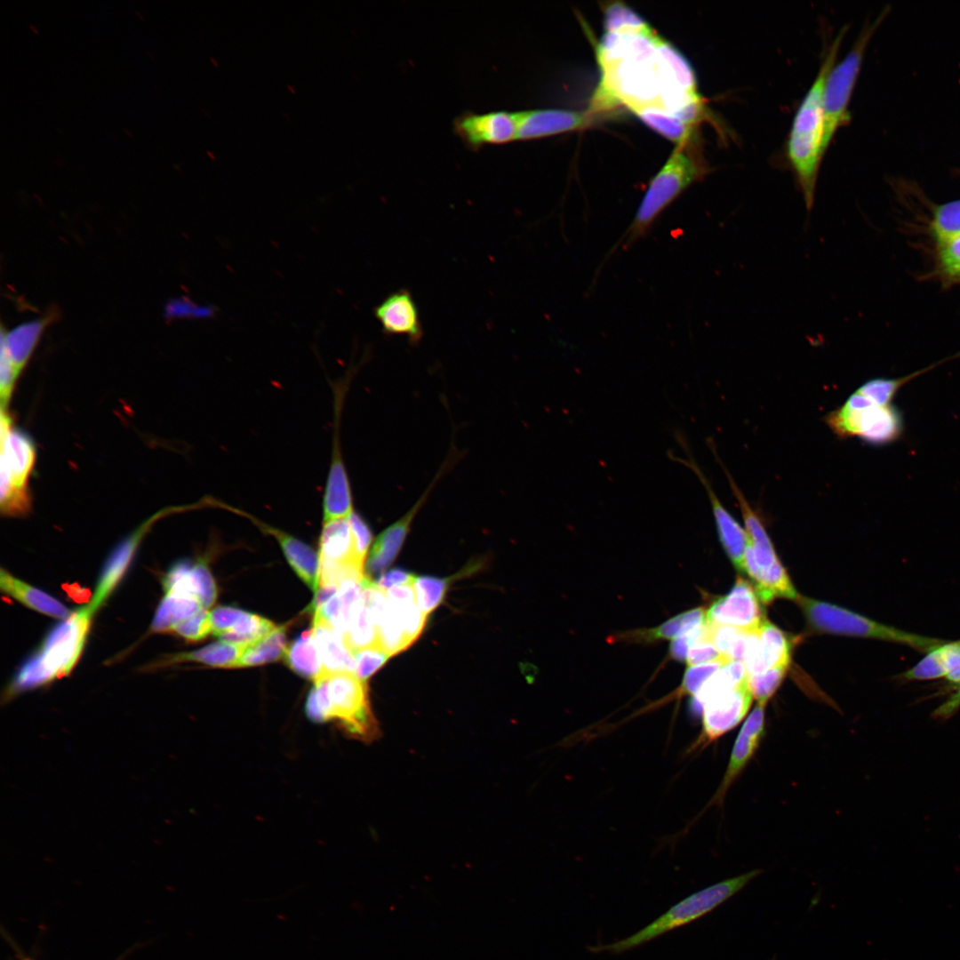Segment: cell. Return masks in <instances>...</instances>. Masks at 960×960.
Returning a JSON list of instances; mask_svg holds the SVG:
<instances>
[{"label": "cell", "mask_w": 960, "mask_h": 960, "mask_svg": "<svg viewBox=\"0 0 960 960\" xmlns=\"http://www.w3.org/2000/svg\"><path fill=\"white\" fill-rule=\"evenodd\" d=\"M602 81L595 109L624 104L657 105L676 112L699 97L687 60L650 28L636 33H608L598 53Z\"/></svg>", "instance_id": "obj_1"}, {"label": "cell", "mask_w": 960, "mask_h": 960, "mask_svg": "<svg viewBox=\"0 0 960 960\" xmlns=\"http://www.w3.org/2000/svg\"><path fill=\"white\" fill-rule=\"evenodd\" d=\"M844 32L845 28H843L830 45L812 87L796 113L789 133L788 158L808 211L813 206L819 167L823 156L821 144L825 83L835 65Z\"/></svg>", "instance_id": "obj_2"}, {"label": "cell", "mask_w": 960, "mask_h": 960, "mask_svg": "<svg viewBox=\"0 0 960 960\" xmlns=\"http://www.w3.org/2000/svg\"><path fill=\"white\" fill-rule=\"evenodd\" d=\"M761 870L755 869L701 889L673 905L636 933L612 943L592 948L595 952L622 953L642 946L674 929L690 924L730 899Z\"/></svg>", "instance_id": "obj_3"}, {"label": "cell", "mask_w": 960, "mask_h": 960, "mask_svg": "<svg viewBox=\"0 0 960 960\" xmlns=\"http://www.w3.org/2000/svg\"><path fill=\"white\" fill-rule=\"evenodd\" d=\"M684 146H676L667 163L650 181L633 220L618 244L628 249L644 237L660 214L692 183L703 176L704 170L686 153Z\"/></svg>", "instance_id": "obj_4"}, {"label": "cell", "mask_w": 960, "mask_h": 960, "mask_svg": "<svg viewBox=\"0 0 960 960\" xmlns=\"http://www.w3.org/2000/svg\"><path fill=\"white\" fill-rule=\"evenodd\" d=\"M810 627L822 633L874 638L927 652L946 640L888 626L863 615L806 596L796 600Z\"/></svg>", "instance_id": "obj_5"}, {"label": "cell", "mask_w": 960, "mask_h": 960, "mask_svg": "<svg viewBox=\"0 0 960 960\" xmlns=\"http://www.w3.org/2000/svg\"><path fill=\"white\" fill-rule=\"evenodd\" d=\"M31 437L13 425L8 409L1 408L0 508L8 516H22L31 508L28 482L36 464Z\"/></svg>", "instance_id": "obj_6"}, {"label": "cell", "mask_w": 960, "mask_h": 960, "mask_svg": "<svg viewBox=\"0 0 960 960\" xmlns=\"http://www.w3.org/2000/svg\"><path fill=\"white\" fill-rule=\"evenodd\" d=\"M333 722L349 738L371 742L378 738L379 725L370 705L367 682L354 673L328 674L327 698L319 723Z\"/></svg>", "instance_id": "obj_7"}, {"label": "cell", "mask_w": 960, "mask_h": 960, "mask_svg": "<svg viewBox=\"0 0 960 960\" xmlns=\"http://www.w3.org/2000/svg\"><path fill=\"white\" fill-rule=\"evenodd\" d=\"M825 423L839 438L858 436L874 445L893 443L904 432L902 414L893 404H876L858 391L828 413Z\"/></svg>", "instance_id": "obj_8"}, {"label": "cell", "mask_w": 960, "mask_h": 960, "mask_svg": "<svg viewBox=\"0 0 960 960\" xmlns=\"http://www.w3.org/2000/svg\"><path fill=\"white\" fill-rule=\"evenodd\" d=\"M888 12L889 7L884 8L874 22L866 24L851 51L839 64L834 65L827 76L823 92V155L836 130L849 119L848 105L867 45Z\"/></svg>", "instance_id": "obj_9"}, {"label": "cell", "mask_w": 960, "mask_h": 960, "mask_svg": "<svg viewBox=\"0 0 960 960\" xmlns=\"http://www.w3.org/2000/svg\"><path fill=\"white\" fill-rule=\"evenodd\" d=\"M92 614L87 606L72 612L51 629L33 655L51 681L69 674L85 644Z\"/></svg>", "instance_id": "obj_10"}, {"label": "cell", "mask_w": 960, "mask_h": 960, "mask_svg": "<svg viewBox=\"0 0 960 960\" xmlns=\"http://www.w3.org/2000/svg\"><path fill=\"white\" fill-rule=\"evenodd\" d=\"M748 679L708 700L702 707L701 731L692 750L703 748L727 733L746 716L752 703Z\"/></svg>", "instance_id": "obj_11"}, {"label": "cell", "mask_w": 960, "mask_h": 960, "mask_svg": "<svg viewBox=\"0 0 960 960\" xmlns=\"http://www.w3.org/2000/svg\"><path fill=\"white\" fill-rule=\"evenodd\" d=\"M196 508V505L195 503L164 508L144 521L136 530L120 541L112 550L102 567L92 598L86 605L89 612L93 615L104 604L128 569L142 539L157 520L177 512Z\"/></svg>", "instance_id": "obj_12"}, {"label": "cell", "mask_w": 960, "mask_h": 960, "mask_svg": "<svg viewBox=\"0 0 960 960\" xmlns=\"http://www.w3.org/2000/svg\"><path fill=\"white\" fill-rule=\"evenodd\" d=\"M347 384V382L345 384L340 383L339 388L334 390L333 446L323 497L324 523L348 517L354 512L351 486L342 459L340 436V412Z\"/></svg>", "instance_id": "obj_13"}, {"label": "cell", "mask_w": 960, "mask_h": 960, "mask_svg": "<svg viewBox=\"0 0 960 960\" xmlns=\"http://www.w3.org/2000/svg\"><path fill=\"white\" fill-rule=\"evenodd\" d=\"M676 436L682 448L685 451L687 458H681L670 452H668V457L672 460L690 468L704 486L711 505L720 542L734 567L740 572H745V556L748 545L746 531L742 529L717 498L707 476L689 452L688 445L683 436L678 433Z\"/></svg>", "instance_id": "obj_14"}, {"label": "cell", "mask_w": 960, "mask_h": 960, "mask_svg": "<svg viewBox=\"0 0 960 960\" xmlns=\"http://www.w3.org/2000/svg\"><path fill=\"white\" fill-rule=\"evenodd\" d=\"M706 620L708 622L752 632L761 626L766 617L754 586L738 577L731 591L712 603L707 611Z\"/></svg>", "instance_id": "obj_15"}, {"label": "cell", "mask_w": 960, "mask_h": 960, "mask_svg": "<svg viewBox=\"0 0 960 960\" xmlns=\"http://www.w3.org/2000/svg\"><path fill=\"white\" fill-rule=\"evenodd\" d=\"M456 453L450 454L432 482L413 506L401 518L382 531L377 537L367 560V571L369 573L377 574L381 572L396 559L404 545L412 521L428 499L436 484L456 461Z\"/></svg>", "instance_id": "obj_16"}, {"label": "cell", "mask_w": 960, "mask_h": 960, "mask_svg": "<svg viewBox=\"0 0 960 960\" xmlns=\"http://www.w3.org/2000/svg\"><path fill=\"white\" fill-rule=\"evenodd\" d=\"M519 112L465 113L454 121V130L470 148L504 144L516 140Z\"/></svg>", "instance_id": "obj_17"}, {"label": "cell", "mask_w": 960, "mask_h": 960, "mask_svg": "<svg viewBox=\"0 0 960 960\" xmlns=\"http://www.w3.org/2000/svg\"><path fill=\"white\" fill-rule=\"evenodd\" d=\"M791 640L767 619L749 632L743 657L748 676L762 674L778 666H788Z\"/></svg>", "instance_id": "obj_18"}, {"label": "cell", "mask_w": 960, "mask_h": 960, "mask_svg": "<svg viewBox=\"0 0 960 960\" xmlns=\"http://www.w3.org/2000/svg\"><path fill=\"white\" fill-rule=\"evenodd\" d=\"M764 710L765 705L757 703L742 724L733 744L724 777L708 806L723 803L731 786L755 756L765 733Z\"/></svg>", "instance_id": "obj_19"}, {"label": "cell", "mask_w": 960, "mask_h": 960, "mask_svg": "<svg viewBox=\"0 0 960 960\" xmlns=\"http://www.w3.org/2000/svg\"><path fill=\"white\" fill-rule=\"evenodd\" d=\"M374 316L385 334L406 337L412 344L421 340L423 328L418 306L408 290L389 293L375 307Z\"/></svg>", "instance_id": "obj_20"}, {"label": "cell", "mask_w": 960, "mask_h": 960, "mask_svg": "<svg viewBox=\"0 0 960 960\" xmlns=\"http://www.w3.org/2000/svg\"><path fill=\"white\" fill-rule=\"evenodd\" d=\"M592 122L590 113L566 109L519 112L516 140H532L582 129Z\"/></svg>", "instance_id": "obj_21"}, {"label": "cell", "mask_w": 960, "mask_h": 960, "mask_svg": "<svg viewBox=\"0 0 960 960\" xmlns=\"http://www.w3.org/2000/svg\"><path fill=\"white\" fill-rule=\"evenodd\" d=\"M241 514L252 521L263 532L276 539L292 569L308 588L316 592L318 588L320 570V562L316 552L293 536L260 522L244 511Z\"/></svg>", "instance_id": "obj_22"}, {"label": "cell", "mask_w": 960, "mask_h": 960, "mask_svg": "<svg viewBox=\"0 0 960 960\" xmlns=\"http://www.w3.org/2000/svg\"><path fill=\"white\" fill-rule=\"evenodd\" d=\"M311 631L322 664L321 673L349 672L355 674L356 664L353 652L347 647L342 637L330 625L313 620Z\"/></svg>", "instance_id": "obj_23"}, {"label": "cell", "mask_w": 960, "mask_h": 960, "mask_svg": "<svg viewBox=\"0 0 960 960\" xmlns=\"http://www.w3.org/2000/svg\"><path fill=\"white\" fill-rule=\"evenodd\" d=\"M319 562L330 564H356L364 568L355 554V541L349 516L324 523L319 540Z\"/></svg>", "instance_id": "obj_24"}, {"label": "cell", "mask_w": 960, "mask_h": 960, "mask_svg": "<svg viewBox=\"0 0 960 960\" xmlns=\"http://www.w3.org/2000/svg\"><path fill=\"white\" fill-rule=\"evenodd\" d=\"M55 319L53 313L24 323L10 332L2 327L1 350L4 351L16 370L21 373L46 326Z\"/></svg>", "instance_id": "obj_25"}, {"label": "cell", "mask_w": 960, "mask_h": 960, "mask_svg": "<svg viewBox=\"0 0 960 960\" xmlns=\"http://www.w3.org/2000/svg\"><path fill=\"white\" fill-rule=\"evenodd\" d=\"M925 653L899 678L904 682L947 678L960 664V640L945 641Z\"/></svg>", "instance_id": "obj_26"}, {"label": "cell", "mask_w": 960, "mask_h": 960, "mask_svg": "<svg viewBox=\"0 0 960 960\" xmlns=\"http://www.w3.org/2000/svg\"><path fill=\"white\" fill-rule=\"evenodd\" d=\"M0 588L3 592L22 604L53 618L65 620L71 613L68 608L47 593L12 576L7 571H0Z\"/></svg>", "instance_id": "obj_27"}, {"label": "cell", "mask_w": 960, "mask_h": 960, "mask_svg": "<svg viewBox=\"0 0 960 960\" xmlns=\"http://www.w3.org/2000/svg\"><path fill=\"white\" fill-rule=\"evenodd\" d=\"M706 614L707 612L703 607L694 608L669 619L656 628L620 634L615 640L649 643L678 637L702 627L707 622Z\"/></svg>", "instance_id": "obj_28"}, {"label": "cell", "mask_w": 960, "mask_h": 960, "mask_svg": "<svg viewBox=\"0 0 960 960\" xmlns=\"http://www.w3.org/2000/svg\"><path fill=\"white\" fill-rule=\"evenodd\" d=\"M630 110L646 125L677 146H684L694 129L673 113L657 105H646Z\"/></svg>", "instance_id": "obj_29"}, {"label": "cell", "mask_w": 960, "mask_h": 960, "mask_svg": "<svg viewBox=\"0 0 960 960\" xmlns=\"http://www.w3.org/2000/svg\"><path fill=\"white\" fill-rule=\"evenodd\" d=\"M284 659L292 670L303 677L315 681L322 672V664L311 629L302 632L286 647Z\"/></svg>", "instance_id": "obj_30"}, {"label": "cell", "mask_w": 960, "mask_h": 960, "mask_svg": "<svg viewBox=\"0 0 960 960\" xmlns=\"http://www.w3.org/2000/svg\"><path fill=\"white\" fill-rule=\"evenodd\" d=\"M204 609L193 597L165 594L156 608L151 628L155 632L172 630L179 623Z\"/></svg>", "instance_id": "obj_31"}, {"label": "cell", "mask_w": 960, "mask_h": 960, "mask_svg": "<svg viewBox=\"0 0 960 960\" xmlns=\"http://www.w3.org/2000/svg\"><path fill=\"white\" fill-rule=\"evenodd\" d=\"M247 647L219 641L196 651L173 655L169 661H196L212 667L236 668Z\"/></svg>", "instance_id": "obj_32"}, {"label": "cell", "mask_w": 960, "mask_h": 960, "mask_svg": "<svg viewBox=\"0 0 960 960\" xmlns=\"http://www.w3.org/2000/svg\"><path fill=\"white\" fill-rule=\"evenodd\" d=\"M284 626L275 628L268 636L249 645L237 667H251L275 661L284 657L285 645Z\"/></svg>", "instance_id": "obj_33"}, {"label": "cell", "mask_w": 960, "mask_h": 960, "mask_svg": "<svg viewBox=\"0 0 960 960\" xmlns=\"http://www.w3.org/2000/svg\"><path fill=\"white\" fill-rule=\"evenodd\" d=\"M275 628L272 621L257 614L244 612L230 630L218 636L221 641L249 646L268 636Z\"/></svg>", "instance_id": "obj_34"}, {"label": "cell", "mask_w": 960, "mask_h": 960, "mask_svg": "<svg viewBox=\"0 0 960 960\" xmlns=\"http://www.w3.org/2000/svg\"><path fill=\"white\" fill-rule=\"evenodd\" d=\"M708 638L727 660H742L749 632L707 621Z\"/></svg>", "instance_id": "obj_35"}, {"label": "cell", "mask_w": 960, "mask_h": 960, "mask_svg": "<svg viewBox=\"0 0 960 960\" xmlns=\"http://www.w3.org/2000/svg\"><path fill=\"white\" fill-rule=\"evenodd\" d=\"M940 363L934 364L925 369L919 370L905 377L896 379H871L860 386L856 391L868 398L872 403L876 404H892V401L895 397L897 392L900 389L901 387H903L904 384L909 382L913 378L926 372L930 369L936 367L940 364Z\"/></svg>", "instance_id": "obj_36"}, {"label": "cell", "mask_w": 960, "mask_h": 960, "mask_svg": "<svg viewBox=\"0 0 960 960\" xmlns=\"http://www.w3.org/2000/svg\"><path fill=\"white\" fill-rule=\"evenodd\" d=\"M343 641L352 652L369 646H380L377 628L370 617L367 607L363 603L356 610L344 634Z\"/></svg>", "instance_id": "obj_37"}, {"label": "cell", "mask_w": 960, "mask_h": 960, "mask_svg": "<svg viewBox=\"0 0 960 960\" xmlns=\"http://www.w3.org/2000/svg\"><path fill=\"white\" fill-rule=\"evenodd\" d=\"M606 32L636 33L650 28L636 12L620 2L610 3L604 10Z\"/></svg>", "instance_id": "obj_38"}, {"label": "cell", "mask_w": 960, "mask_h": 960, "mask_svg": "<svg viewBox=\"0 0 960 960\" xmlns=\"http://www.w3.org/2000/svg\"><path fill=\"white\" fill-rule=\"evenodd\" d=\"M376 628L379 645L389 657L399 653L411 645L404 635L401 622L390 604L388 612L376 625Z\"/></svg>", "instance_id": "obj_39"}, {"label": "cell", "mask_w": 960, "mask_h": 960, "mask_svg": "<svg viewBox=\"0 0 960 960\" xmlns=\"http://www.w3.org/2000/svg\"><path fill=\"white\" fill-rule=\"evenodd\" d=\"M931 228L938 243L960 236V199L936 205Z\"/></svg>", "instance_id": "obj_40"}, {"label": "cell", "mask_w": 960, "mask_h": 960, "mask_svg": "<svg viewBox=\"0 0 960 960\" xmlns=\"http://www.w3.org/2000/svg\"><path fill=\"white\" fill-rule=\"evenodd\" d=\"M450 579L419 576L413 581L416 603L425 615L432 612L443 601Z\"/></svg>", "instance_id": "obj_41"}, {"label": "cell", "mask_w": 960, "mask_h": 960, "mask_svg": "<svg viewBox=\"0 0 960 960\" xmlns=\"http://www.w3.org/2000/svg\"><path fill=\"white\" fill-rule=\"evenodd\" d=\"M724 658L718 659L708 663L691 666L684 673L683 681L672 698H681L685 695L693 696L702 685L716 674L726 662Z\"/></svg>", "instance_id": "obj_42"}, {"label": "cell", "mask_w": 960, "mask_h": 960, "mask_svg": "<svg viewBox=\"0 0 960 960\" xmlns=\"http://www.w3.org/2000/svg\"><path fill=\"white\" fill-rule=\"evenodd\" d=\"M788 666H778L762 674L748 676V683L753 698L765 705L781 684Z\"/></svg>", "instance_id": "obj_43"}, {"label": "cell", "mask_w": 960, "mask_h": 960, "mask_svg": "<svg viewBox=\"0 0 960 960\" xmlns=\"http://www.w3.org/2000/svg\"><path fill=\"white\" fill-rule=\"evenodd\" d=\"M389 604L397 615L409 644H412L421 634L427 615L420 610L416 600L389 603Z\"/></svg>", "instance_id": "obj_44"}, {"label": "cell", "mask_w": 960, "mask_h": 960, "mask_svg": "<svg viewBox=\"0 0 960 960\" xmlns=\"http://www.w3.org/2000/svg\"><path fill=\"white\" fill-rule=\"evenodd\" d=\"M356 670L355 675L361 680L367 682L377 670H379L388 660V654L380 646H369L353 652Z\"/></svg>", "instance_id": "obj_45"}, {"label": "cell", "mask_w": 960, "mask_h": 960, "mask_svg": "<svg viewBox=\"0 0 960 960\" xmlns=\"http://www.w3.org/2000/svg\"><path fill=\"white\" fill-rule=\"evenodd\" d=\"M175 633L187 640L196 642L212 633L210 612L202 609L196 614L179 623L173 629Z\"/></svg>", "instance_id": "obj_46"}, {"label": "cell", "mask_w": 960, "mask_h": 960, "mask_svg": "<svg viewBox=\"0 0 960 960\" xmlns=\"http://www.w3.org/2000/svg\"><path fill=\"white\" fill-rule=\"evenodd\" d=\"M938 262L942 273L960 279V236L938 243Z\"/></svg>", "instance_id": "obj_47"}, {"label": "cell", "mask_w": 960, "mask_h": 960, "mask_svg": "<svg viewBox=\"0 0 960 960\" xmlns=\"http://www.w3.org/2000/svg\"><path fill=\"white\" fill-rule=\"evenodd\" d=\"M355 541V554L357 561L364 564L372 542V532L367 523L356 513L349 516Z\"/></svg>", "instance_id": "obj_48"}, {"label": "cell", "mask_w": 960, "mask_h": 960, "mask_svg": "<svg viewBox=\"0 0 960 960\" xmlns=\"http://www.w3.org/2000/svg\"><path fill=\"white\" fill-rule=\"evenodd\" d=\"M244 611L230 606H219L210 612L212 633L219 636L230 630Z\"/></svg>", "instance_id": "obj_49"}, {"label": "cell", "mask_w": 960, "mask_h": 960, "mask_svg": "<svg viewBox=\"0 0 960 960\" xmlns=\"http://www.w3.org/2000/svg\"><path fill=\"white\" fill-rule=\"evenodd\" d=\"M724 658L714 644L708 638V631L705 636L694 643L687 652L686 662L689 666L703 664ZM725 659V658H724Z\"/></svg>", "instance_id": "obj_50"}, {"label": "cell", "mask_w": 960, "mask_h": 960, "mask_svg": "<svg viewBox=\"0 0 960 960\" xmlns=\"http://www.w3.org/2000/svg\"><path fill=\"white\" fill-rule=\"evenodd\" d=\"M960 709V682L954 685L952 694L934 709L932 717L939 721H947Z\"/></svg>", "instance_id": "obj_51"}, {"label": "cell", "mask_w": 960, "mask_h": 960, "mask_svg": "<svg viewBox=\"0 0 960 960\" xmlns=\"http://www.w3.org/2000/svg\"><path fill=\"white\" fill-rule=\"evenodd\" d=\"M415 576L402 569H393L382 574L376 581L377 585L384 591L405 584L413 583Z\"/></svg>", "instance_id": "obj_52"}, {"label": "cell", "mask_w": 960, "mask_h": 960, "mask_svg": "<svg viewBox=\"0 0 960 960\" xmlns=\"http://www.w3.org/2000/svg\"><path fill=\"white\" fill-rule=\"evenodd\" d=\"M339 592V587L332 584L319 585L315 592V597L307 608L308 612L314 613L319 607Z\"/></svg>", "instance_id": "obj_53"}, {"label": "cell", "mask_w": 960, "mask_h": 960, "mask_svg": "<svg viewBox=\"0 0 960 960\" xmlns=\"http://www.w3.org/2000/svg\"><path fill=\"white\" fill-rule=\"evenodd\" d=\"M3 934H4V938H5V940L10 944V946L12 948V949H13V951H14V953H15V955H16V956H17V958L19 960H35L32 957H30L29 956L26 955L20 948V947L15 943V941L12 940V938L11 936H9V934L6 932L3 931Z\"/></svg>", "instance_id": "obj_54"}, {"label": "cell", "mask_w": 960, "mask_h": 960, "mask_svg": "<svg viewBox=\"0 0 960 960\" xmlns=\"http://www.w3.org/2000/svg\"><path fill=\"white\" fill-rule=\"evenodd\" d=\"M949 684L956 685L960 682V664L947 677Z\"/></svg>", "instance_id": "obj_55"}, {"label": "cell", "mask_w": 960, "mask_h": 960, "mask_svg": "<svg viewBox=\"0 0 960 960\" xmlns=\"http://www.w3.org/2000/svg\"><path fill=\"white\" fill-rule=\"evenodd\" d=\"M134 949H135V948H134V947H133V948H130V949H128L127 951H125L124 953H123V954H122V955H121V956H119V957H118V958H117L116 960H125V958L127 957V956H128V955H129V954H130V953H131L132 951H133Z\"/></svg>", "instance_id": "obj_56"}]
</instances>
